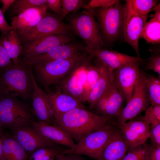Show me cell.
<instances>
[{
	"label": "cell",
	"instance_id": "cell-1",
	"mask_svg": "<svg viewBox=\"0 0 160 160\" xmlns=\"http://www.w3.org/2000/svg\"><path fill=\"white\" fill-rule=\"evenodd\" d=\"M110 121L84 108H78L55 119L53 125L64 131L78 143L87 135L104 127Z\"/></svg>",
	"mask_w": 160,
	"mask_h": 160
},
{
	"label": "cell",
	"instance_id": "cell-2",
	"mask_svg": "<svg viewBox=\"0 0 160 160\" xmlns=\"http://www.w3.org/2000/svg\"><path fill=\"white\" fill-rule=\"evenodd\" d=\"M89 54L86 51L70 58L32 65L37 81L47 93L52 84H57L66 76L85 63Z\"/></svg>",
	"mask_w": 160,
	"mask_h": 160
},
{
	"label": "cell",
	"instance_id": "cell-3",
	"mask_svg": "<svg viewBox=\"0 0 160 160\" xmlns=\"http://www.w3.org/2000/svg\"><path fill=\"white\" fill-rule=\"evenodd\" d=\"M32 66L20 57L17 63H13L0 72V90L15 94L25 101L32 98Z\"/></svg>",
	"mask_w": 160,
	"mask_h": 160
},
{
	"label": "cell",
	"instance_id": "cell-4",
	"mask_svg": "<svg viewBox=\"0 0 160 160\" xmlns=\"http://www.w3.org/2000/svg\"><path fill=\"white\" fill-rule=\"evenodd\" d=\"M24 101L15 94L0 90V122L2 127L12 129L32 125L31 108Z\"/></svg>",
	"mask_w": 160,
	"mask_h": 160
},
{
	"label": "cell",
	"instance_id": "cell-5",
	"mask_svg": "<svg viewBox=\"0 0 160 160\" xmlns=\"http://www.w3.org/2000/svg\"><path fill=\"white\" fill-rule=\"evenodd\" d=\"M74 14L67 17L71 31L83 39L86 49L96 50L103 49L105 43L92 9Z\"/></svg>",
	"mask_w": 160,
	"mask_h": 160
},
{
	"label": "cell",
	"instance_id": "cell-6",
	"mask_svg": "<svg viewBox=\"0 0 160 160\" xmlns=\"http://www.w3.org/2000/svg\"><path fill=\"white\" fill-rule=\"evenodd\" d=\"M124 8L118 0L109 7L92 9L104 42L113 43L123 34Z\"/></svg>",
	"mask_w": 160,
	"mask_h": 160
},
{
	"label": "cell",
	"instance_id": "cell-7",
	"mask_svg": "<svg viewBox=\"0 0 160 160\" xmlns=\"http://www.w3.org/2000/svg\"><path fill=\"white\" fill-rule=\"evenodd\" d=\"M110 121L101 129L82 138L73 149H68L65 153H73L89 156L98 160L104 148L117 128Z\"/></svg>",
	"mask_w": 160,
	"mask_h": 160
},
{
	"label": "cell",
	"instance_id": "cell-8",
	"mask_svg": "<svg viewBox=\"0 0 160 160\" xmlns=\"http://www.w3.org/2000/svg\"><path fill=\"white\" fill-rule=\"evenodd\" d=\"M144 71L142 67L132 97L116 118L117 124L132 119L148 107L150 101L145 82Z\"/></svg>",
	"mask_w": 160,
	"mask_h": 160
},
{
	"label": "cell",
	"instance_id": "cell-9",
	"mask_svg": "<svg viewBox=\"0 0 160 160\" xmlns=\"http://www.w3.org/2000/svg\"><path fill=\"white\" fill-rule=\"evenodd\" d=\"M71 30L61 17L48 12L34 27L19 36L22 44L33 40L54 34H69Z\"/></svg>",
	"mask_w": 160,
	"mask_h": 160
},
{
	"label": "cell",
	"instance_id": "cell-10",
	"mask_svg": "<svg viewBox=\"0 0 160 160\" xmlns=\"http://www.w3.org/2000/svg\"><path fill=\"white\" fill-rule=\"evenodd\" d=\"M147 17L137 14L126 3L124 6L123 34L124 41L134 49L137 56L141 57L139 40L147 23Z\"/></svg>",
	"mask_w": 160,
	"mask_h": 160
},
{
	"label": "cell",
	"instance_id": "cell-11",
	"mask_svg": "<svg viewBox=\"0 0 160 160\" xmlns=\"http://www.w3.org/2000/svg\"><path fill=\"white\" fill-rule=\"evenodd\" d=\"M143 60L127 63L113 71L117 87L127 103L132 97L143 64Z\"/></svg>",
	"mask_w": 160,
	"mask_h": 160
},
{
	"label": "cell",
	"instance_id": "cell-12",
	"mask_svg": "<svg viewBox=\"0 0 160 160\" xmlns=\"http://www.w3.org/2000/svg\"><path fill=\"white\" fill-rule=\"evenodd\" d=\"M72 39L69 34H54L41 37L23 44L20 55L25 58L35 57L58 46L69 43Z\"/></svg>",
	"mask_w": 160,
	"mask_h": 160
},
{
	"label": "cell",
	"instance_id": "cell-13",
	"mask_svg": "<svg viewBox=\"0 0 160 160\" xmlns=\"http://www.w3.org/2000/svg\"><path fill=\"white\" fill-rule=\"evenodd\" d=\"M31 125L23 126L12 129L13 137L29 155L39 148L59 145L44 137Z\"/></svg>",
	"mask_w": 160,
	"mask_h": 160
},
{
	"label": "cell",
	"instance_id": "cell-14",
	"mask_svg": "<svg viewBox=\"0 0 160 160\" xmlns=\"http://www.w3.org/2000/svg\"><path fill=\"white\" fill-rule=\"evenodd\" d=\"M85 47L77 43H68L55 47L37 56L22 58L29 65L43 63L52 61L67 59L85 51Z\"/></svg>",
	"mask_w": 160,
	"mask_h": 160
},
{
	"label": "cell",
	"instance_id": "cell-15",
	"mask_svg": "<svg viewBox=\"0 0 160 160\" xmlns=\"http://www.w3.org/2000/svg\"><path fill=\"white\" fill-rule=\"evenodd\" d=\"M128 148L130 149L145 143L149 138L150 125L141 119L117 124Z\"/></svg>",
	"mask_w": 160,
	"mask_h": 160
},
{
	"label": "cell",
	"instance_id": "cell-16",
	"mask_svg": "<svg viewBox=\"0 0 160 160\" xmlns=\"http://www.w3.org/2000/svg\"><path fill=\"white\" fill-rule=\"evenodd\" d=\"M48 8L47 5L30 7L11 17V26L19 37L36 26L46 15Z\"/></svg>",
	"mask_w": 160,
	"mask_h": 160
},
{
	"label": "cell",
	"instance_id": "cell-17",
	"mask_svg": "<svg viewBox=\"0 0 160 160\" xmlns=\"http://www.w3.org/2000/svg\"><path fill=\"white\" fill-rule=\"evenodd\" d=\"M31 75L33 87L31 108L32 114L38 121L53 125L55 118L48 102L47 94L39 86L32 71Z\"/></svg>",
	"mask_w": 160,
	"mask_h": 160
},
{
	"label": "cell",
	"instance_id": "cell-18",
	"mask_svg": "<svg viewBox=\"0 0 160 160\" xmlns=\"http://www.w3.org/2000/svg\"><path fill=\"white\" fill-rule=\"evenodd\" d=\"M48 101L55 119L76 108H84L82 103L73 96L56 89L47 93Z\"/></svg>",
	"mask_w": 160,
	"mask_h": 160
},
{
	"label": "cell",
	"instance_id": "cell-19",
	"mask_svg": "<svg viewBox=\"0 0 160 160\" xmlns=\"http://www.w3.org/2000/svg\"><path fill=\"white\" fill-rule=\"evenodd\" d=\"M85 49L88 53L96 57L113 71L127 63L143 60L137 56H130L114 50L104 49L96 50Z\"/></svg>",
	"mask_w": 160,
	"mask_h": 160
},
{
	"label": "cell",
	"instance_id": "cell-20",
	"mask_svg": "<svg viewBox=\"0 0 160 160\" xmlns=\"http://www.w3.org/2000/svg\"><path fill=\"white\" fill-rule=\"evenodd\" d=\"M32 125L44 137L56 144L69 149H73L76 145L68 134L55 126L33 121Z\"/></svg>",
	"mask_w": 160,
	"mask_h": 160
},
{
	"label": "cell",
	"instance_id": "cell-21",
	"mask_svg": "<svg viewBox=\"0 0 160 160\" xmlns=\"http://www.w3.org/2000/svg\"><path fill=\"white\" fill-rule=\"evenodd\" d=\"M128 150L127 145L117 126L98 160H122Z\"/></svg>",
	"mask_w": 160,
	"mask_h": 160
},
{
	"label": "cell",
	"instance_id": "cell-22",
	"mask_svg": "<svg viewBox=\"0 0 160 160\" xmlns=\"http://www.w3.org/2000/svg\"><path fill=\"white\" fill-rule=\"evenodd\" d=\"M100 62L98 78L87 99V101L89 103L90 109L93 108L97 102L109 87L115 79L113 71Z\"/></svg>",
	"mask_w": 160,
	"mask_h": 160
},
{
	"label": "cell",
	"instance_id": "cell-23",
	"mask_svg": "<svg viewBox=\"0 0 160 160\" xmlns=\"http://www.w3.org/2000/svg\"><path fill=\"white\" fill-rule=\"evenodd\" d=\"M76 70L57 84L56 88L82 103L86 101V97L83 84L76 74Z\"/></svg>",
	"mask_w": 160,
	"mask_h": 160
},
{
	"label": "cell",
	"instance_id": "cell-24",
	"mask_svg": "<svg viewBox=\"0 0 160 160\" xmlns=\"http://www.w3.org/2000/svg\"><path fill=\"white\" fill-rule=\"evenodd\" d=\"M6 160H28V153L13 137L4 134L0 137Z\"/></svg>",
	"mask_w": 160,
	"mask_h": 160
},
{
	"label": "cell",
	"instance_id": "cell-25",
	"mask_svg": "<svg viewBox=\"0 0 160 160\" xmlns=\"http://www.w3.org/2000/svg\"><path fill=\"white\" fill-rule=\"evenodd\" d=\"M9 56L16 64L19 62L23 46L16 30L13 29L7 35L0 37Z\"/></svg>",
	"mask_w": 160,
	"mask_h": 160
},
{
	"label": "cell",
	"instance_id": "cell-26",
	"mask_svg": "<svg viewBox=\"0 0 160 160\" xmlns=\"http://www.w3.org/2000/svg\"><path fill=\"white\" fill-rule=\"evenodd\" d=\"M124 101V98L117 87L115 79L103 116L111 121L113 118H116L123 108Z\"/></svg>",
	"mask_w": 160,
	"mask_h": 160
},
{
	"label": "cell",
	"instance_id": "cell-27",
	"mask_svg": "<svg viewBox=\"0 0 160 160\" xmlns=\"http://www.w3.org/2000/svg\"><path fill=\"white\" fill-rule=\"evenodd\" d=\"M144 76L151 105H160V76L151 75L145 71Z\"/></svg>",
	"mask_w": 160,
	"mask_h": 160
},
{
	"label": "cell",
	"instance_id": "cell-28",
	"mask_svg": "<svg viewBox=\"0 0 160 160\" xmlns=\"http://www.w3.org/2000/svg\"><path fill=\"white\" fill-rule=\"evenodd\" d=\"M68 149L60 145L41 147L33 152L28 160H50L57 154H65Z\"/></svg>",
	"mask_w": 160,
	"mask_h": 160
},
{
	"label": "cell",
	"instance_id": "cell-29",
	"mask_svg": "<svg viewBox=\"0 0 160 160\" xmlns=\"http://www.w3.org/2000/svg\"><path fill=\"white\" fill-rule=\"evenodd\" d=\"M140 37L146 42L152 44L160 43V21L152 18L147 22Z\"/></svg>",
	"mask_w": 160,
	"mask_h": 160
},
{
	"label": "cell",
	"instance_id": "cell-30",
	"mask_svg": "<svg viewBox=\"0 0 160 160\" xmlns=\"http://www.w3.org/2000/svg\"><path fill=\"white\" fill-rule=\"evenodd\" d=\"M46 5L47 0H16L9 8V13L12 17L32 7Z\"/></svg>",
	"mask_w": 160,
	"mask_h": 160
},
{
	"label": "cell",
	"instance_id": "cell-31",
	"mask_svg": "<svg viewBox=\"0 0 160 160\" xmlns=\"http://www.w3.org/2000/svg\"><path fill=\"white\" fill-rule=\"evenodd\" d=\"M156 0H127L126 1L131 8L136 13L146 15L157 3Z\"/></svg>",
	"mask_w": 160,
	"mask_h": 160
},
{
	"label": "cell",
	"instance_id": "cell-32",
	"mask_svg": "<svg viewBox=\"0 0 160 160\" xmlns=\"http://www.w3.org/2000/svg\"><path fill=\"white\" fill-rule=\"evenodd\" d=\"M151 55L145 60H143V65L145 66L146 70H152L160 76V51L158 48H150Z\"/></svg>",
	"mask_w": 160,
	"mask_h": 160
},
{
	"label": "cell",
	"instance_id": "cell-33",
	"mask_svg": "<svg viewBox=\"0 0 160 160\" xmlns=\"http://www.w3.org/2000/svg\"><path fill=\"white\" fill-rule=\"evenodd\" d=\"M62 20L70 13L78 12L82 8L86 9L87 5L82 0H62Z\"/></svg>",
	"mask_w": 160,
	"mask_h": 160
},
{
	"label": "cell",
	"instance_id": "cell-34",
	"mask_svg": "<svg viewBox=\"0 0 160 160\" xmlns=\"http://www.w3.org/2000/svg\"><path fill=\"white\" fill-rule=\"evenodd\" d=\"M145 114L141 119L148 125L160 123V105H151L145 110Z\"/></svg>",
	"mask_w": 160,
	"mask_h": 160
},
{
	"label": "cell",
	"instance_id": "cell-35",
	"mask_svg": "<svg viewBox=\"0 0 160 160\" xmlns=\"http://www.w3.org/2000/svg\"><path fill=\"white\" fill-rule=\"evenodd\" d=\"M147 147L145 143L130 149L122 160H145Z\"/></svg>",
	"mask_w": 160,
	"mask_h": 160
},
{
	"label": "cell",
	"instance_id": "cell-36",
	"mask_svg": "<svg viewBox=\"0 0 160 160\" xmlns=\"http://www.w3.org/2000/svg\"><path fill=\"white\" fill-rule=\"evenodd\" d=\"M114 81L103 96L97 102L93 108H95L99 116H103Z\"/></svg>",
	"mask_w": 160,
	"mask_h": 160
},
{
	"label": "cell",
	"instance_id": "cell-37",
	"mask_svg": "<svg viewBox=\"0 0 160 160\" xmlns=\"http://www.w3.org/2000/svg\"><path fill=\"white\" fill-rule=\"evenodd\" d=\"M14 63L5 49L0 37V72Z\"/></svg>",
	"mask_w": 160,
	"mask_h": 160
},
{
	"label": "cell",
	"instance_id": "cell-38",
	"mask_svg": "<svg viewBox=\"0 0 160 160\" xmlns=\"http://www.w3.org/2000/svg\"><path fill=\"white\" fill-rule=\"evenodd\" d=\"M145 160H160V146L148 145Z\"/></svg>",
	"mask_w": 160,
	"mask_h": 160
},
{
	"label": "cell",
	"instance_id": "cell-39",
	"mask_svg": "<svg viewBox=\"0 0 160 160\" xmlns=\"http://www.w3.org/2000/svg\"><path fill=\"white\" fill-rule=\"evenodd\" d=\"M149 138L152 143L160 146V123L150 125Z\"/></svg>",
	"mask_w": 160,
	"mask_h": 160
},
{
	"label": "cell",
	"instance_id": "cell-40",
	"mask_svg": "<svg viewBox=\"0 0 160 160\" xmlns=\"http://www.w3.org/2000/svg\"><path fill=\"white\" fill-rule=\"evenodd\" d=\"M118 0H92L87 5L86 9L105 8L115 3Z\"/></svg>",
	"mask_w": 160,
	"mask_h": 160
},
{
	"label": "cell",
	"instance_id": "cell-41",
	"mask_svg": "<svg viewBox=\"0 0 160 160\" xmlns=\"http://www.w3.org/2000/svg\"><path fill=\"white\" fill-rule=\"evenodd\" d=\"M55 160H89L84 156L78 154L71 153L59 154L55 156Z\"/></svg>",
	"mask_w": 160,
	"mask_h": 160
},
{
	"label": "cell",
	"instance_id": "cell-42",
	"mask_svg": "<svg viewBox=\"0 0 160 160\" xmlns=\"http://www.w3.org/2000/svg\"><path fill=\"white\" fill-rule=\"evenodd\" d=\"M47 4L55 14L61 17L62 12V0H47Z\"/></svg>",
	"mask_w": 160,
	"mask_h": 160
},
{
	"label": "cell",
	"instance_id": "cell-43",
	"mask_svg": "<svg viewBox=\"0 0 160 160\" xmlns=\"http://www.w3.org/2000/svg\"><path fill=\"white\" fill-rule=\"evenodd\" d=\"M4 14L0 8V31L2 36H5L7 35L13 28L8 24Z\"/></svg>",
	"mask_w": 160,
	"mask_h": 160
},
{
	"label": "cell",
	"instance_id": "cell-44",
	"mask_svg": "<svg viewBox=\"0 0 160 160\" xmlns=\"http://www.w3.org/2000/svg\"><path fill=\"white\" fill-rule=\"evenodd\" d=\"M16 0H0V2L2 4L1 9L3 13L4 12L12 6Z\"/></svg>",
	"mask_w": 160,
	"mask_h": 160
},
{
	"label": "cell",
	"instance_id": "cell-45",
	"mask_svg": "<svg viewBox=\"0 0 160 160\" xmlns=\"http://www.w3.org/2000/svg\"><path fill=\"white\" fill-rule=\"evenodd\" d=\"M152 11H154V14L151 15L150 17L160 21V4L156 5L152 8Z\"/></svg>",
	"mask_w": 160,
	"mask_h": 160
},
{
	"label": "cell",
	"instance_id": "cell-46",
	"mask_svg": "<svg viewBox=\"0 0 160 160\" xmlns=\"http://www.w3.org/2000/svg\"><path fill=\"white\" fill-rule=\"evenodd\" d=\"M0 160H6L2 148V142L0 137Z\"/></svg>",
	"mask_w": 160,
	"mask_h": 160
},
{
	"label": "cell",
	"instance_id": "cell-47",
	"mask_svg": "<svg viewBox=\"0 0 160 160\" xmlns=\"http://www.w3.org/2000/svg\"><path fill=\"white\" fill-rule=\"evenodd\" d=\"M2 126L0 122V137L4 134L2 128Z\"/></svg>",
	"mask_w": 160,
	"mask_h": 160
},
{
	"label": "cell",
	"instance_id": "cell-48",
	"mask_svg": "<svg viewBox=\"0 0 160 160\" xmlns=\"http://www.w3.org/2000/svg\"><path fill=\"white\" fill-rule=\"evenodd\" d=\"M50 160H55V156L53 157Z\"/></svg>",
	"mask_w": 160,
	"mask_h": 160
}]
</instances>
